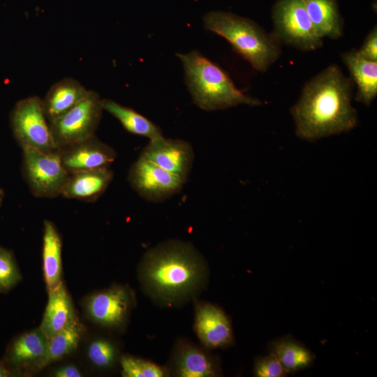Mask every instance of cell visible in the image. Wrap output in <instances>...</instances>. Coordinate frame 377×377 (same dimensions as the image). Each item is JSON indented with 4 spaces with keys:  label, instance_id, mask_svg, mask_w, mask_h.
Returning a JSON list of instances; mask_svg holds the SVG:
<instances>
[{
    "label": "cell",
    "instance_id": "obj_1",
    "mask_svg": "<svg viewBox=\"0 0 377 377\" xmlns=\"http://www.w3.org/2000/svg\"><path fill=\"white\" fill-rule=\"evenodd\" d=\"M138 276L142 291L155 304L174 307L194 299L205 289L209 269L193 244L170 239L146 251Z\"/></svg>",
    "mask_w": 377,
    "mask_h": 377
},
{
    "label": "cell",
    "instance_id": "obj_2",
    "mask_svg": "<svg viewBox=\"0 0 377 377\" xmlns=\"http://www.w3.org/2000/svg\"><path fill=\"white\" fill-rule=\"evenodd\" d=\"M354 87L337 64L329 65L306 82L290 109L296 135L312 142L355 128L358 117L352 105Z\"/></svg>",
    "mask_w": 377,
    "mask_h": 377
},
{
    "label": "cell",
    "instance_id": "obj_3",
    "mask_svg": "<svg viewBox=\"0 0 377 377\" xmlns=\"http://www.w3.org/2000/svg\"><path fill=\"white\" fill-rule=\"evenodd\" d=\"M182 61L185 80L194 103L206 111L228 109L239 105L259 106V99L236 87L230 76L216 64L197 50L177 54Z\"/></svg>",
    "mask_w": 377,
    "mask_h": 377
},
{
    "label": "cell",
    "instance_id": "obj_4",
    "mask_svg": "<svg viewBox=\"0 0 377 377\" xmlns=\"http://www.w3.org/2000/svg\"><path fill=\"white\" fill-rule=\"evenodd\" d=\"M205 29L225 38L234 50L260 72L267 71L281 54V43L254 21L224 11L204 17Z\"/></svg>",
    "mask_w": 377,
    "mask_h": 377
},
{
    "label": "cell",
    "instance_id": "obj_5",
    "mask_svg": "<svg viewBox=\"0 0 377 377\" xmlns=\"http://www.w3.org/2000/svg\"><path fill=\"white\" fill-rule=\"evenodd\" d=\"M274 30L281 44L308 52L320 48L323 39L316 32L303 0H277L272 8Z\"/></svg>",
    "mask_w": 377,
    "mask_h": 377
},
{
    "label": "cell",
    "instance_id": "obj_6",
    "mask_svg": "<svg viewBox=\"0 0 377 377\" xmlns=\"http://www.w3.org/2000/svg\"><path fill=\"white\" fill-rule=\"evenodd\" d=\"M10 123L13 135L22 149L29 148L43 152L58 150L40 97L31 96L19 101L10 112Z\"/></svg>",
    "mask_w": 377,
    "mask_h": 377
},
{
    "label": "cell",
    "instance_id": "obj_7",
    "mask_svg": "<svg viewBox=\"0 0 377 377\" xmlns=\"http://www.w3.org/2000/svg\"><path fill=\"white\" fill-rule=\"evenodd\" d=\"M101 100L97 92L89 90L80 102L49 122L51 135L57 149L95 135L103 110Z\"/></svg>",
    "mask_w": 377,
    "mask_h": 377
},
{
    "label": "cell",
    "instance_id": "obj_8",
    "mask_svg": "<svg viewBox=\"0 0 377 377\" xmlns=\"http://www.w3.org/2000/svg\"><path fill=\"white\" fill-rule=\"evenodd\" d=\"M22 151V172L31 193L44 198L61 195L69 174L61 164L59 149L43 152L28 148Z\"/></svg>",
    "mask_w": 377,
    "mask_h": 377
},
{
    "label": "cell",
    "instance_id": "obj_9",
    "mask_svg": "<svg viewBox=\"0 0 377 377\" xmlns=\"http://www.w3.org/2000/svg\"><path fill=\"white\" fill-rule=\"evenodd\" d=\"M127 179L140 196L152 202L172 197L186 182L140 156L131 166Z\"/></svg>",
    "mask_w": 377,
    "mask_h": 377
},
{
    "label": "cell",
    "instance_id": "obj_10",
    "mask_svg": "<svg viewBox=\"0 0 377 377\" xmlns=\"http://www.w3.org/2000/svg\"><path fill=\"white\" fill-rule=\"evenodd\" d=\"M130 288L114 285L90 295L85 302L88 316L96 324L110 329H121L127 322L135 304Z\"/></svg>",
    "mask_w": 377,
    "mask_h": 377
},
{
    "label": "cell",
    "instance_id": "obj_11",
    "mask_svg": "<svg viewBox=\"0 0 377 377\" xmlns=\"http://www.w3.org/2000/svg\"><path fill=\"white\" fill-rule=\"evenodd\" d=\"M140 156L185 180L194 161V151L188 142L163 136L150 140Z\"/></svg>",
    "mask_w": 377,
    "mask_h": 377
},
{
    "label": "cell",
    "instance_id": "obj_12",
    "mask_svg": "<svg viewBox=\"0 0 377 377\" xmlns=\"http://www.w3.org/2000/svg\"><path fill=\"white\" fill-rule=\"evenodd\" d=\"M167 368L170 375L178 377H214L221 374L215 357L184 339L176 341Z\"/></svg>",
    "mask_w": 377,
    "mask_h": 377
},
{
    "label": "cell",
    "instance_id": "obj_13",
    "mask_svg": "<svg viewBox=\"0 0 377 377\" xmlns=\"http://www.w3.org/2000/svg\"><path fill=\"white\" fill-rule=\"evenodd\" d=\"M58 149L61 164L68 174L109 167L117 157L114 149L95 135Z\"/></svg>",
    "mask_w": 377,
    "mask_h": 377
},
{
    "label": "cell",
    "instance_id": "obj_14",
    "mask_svg": "<svg viewBox=\"0 0 377 377\" xmlns=\"http://www.w3.org/2000/svg\"><path fill=\"white\" fill-rule=\"evenodd\" d=\"M194 330L207 348H219L233 343L230 319L219 306L205 302H197L195 306Z\"/></svg>",
    "mask_w": 377,
    "mask_h": 377
},
{
    "label": "cell",
    "instance_id": "obj_15",
    "mask_svg": "<svg viewBox=\"0 0 377 377\" xmlns=\"http://www.w3.org/2000/svg\"><path fill=\"white\" fill-rule=\"evenodd\" d=\"M47 344L48 339L40 327L25 332L8 346L4 363L12 372L30 368L41 369Z\"/></svg>",
    "mask_w": 377,
    "mask_h": 377
},
{
    "label": "cell",
    "instance_id": "obj_16",
    "mask_svg": "<svg viewBox=\"0 0 377 377\" xmlns=\"http://www.w3.org/2000/svg\"><path fill=\"white\" fill-rule=\"evenodd\" d=\"M113 176L109 167L69 174L61 195L68 199L93 202L106 191Z\"/></svg>",
    "mask_w": 377,
    "mask_h": 377
},
{
    "label": "cell",
    "instance_id": "obj_17",
    "mask_svg": "<svg viewBox=\"0 0 377 377\" xmlns=\"http://www.w3.org/2000/svg\"><path fill=\"white\" fill-rule=\"evenodd\" d=\"M341 57L357 87L355 101L370 105L377 96V61L362 57L355 49L341 53Z\"/></svg>",
    "mask_w": 377,
    "mask_h": 377
},
{
    "label": "cell",
    "instance_id": "obj_18",
    "mask_svg": "<svg viewBox=\"0 0 377 377\" xmlns=\"http://www.w3.org/2000/svg\"><path fill=\"white\" fill-rule=\"evenodd\" d=\"M78 80L66 77L55 82L42 100L48 122L59 117L80 102L88 94Z\"/></svg>",
    "mask_w": 377,
    "mask_h": 377
},
{
    "label": "cell",
    "instance_id": "obj_19",
    "mask_svg": "<svg viewBox=\"0 0 377 377\" xmlns=\"http://www.w3.org/2000/svg\"><path fill=\"white\" fill-rule=\"evenodd\" d=\"M49 297L40 328L50 339L77 320L72 300L63 282L48 291Z\"/></svg>",
    "mask_w": 377,
    "mask_h": 377
},
{
    "label": "cell",
    "instance_id": "obj_20",
    "mask_svg": "<svg viewBox=\"0 0 377 377\" xmlns=\"http://www.w3.org/2000/svg\"><path fill=\"white\" fill-rule=\"evenodd\" d=\"M309 19L323 39H338L343 34V22L336 0H303Z\"/></svg>",
    "mask_w": 377,
    "mask_h": 377
},
{
    "label": "cell",
    "instance_id": "obj_21",
    "mask_svg": "<svg viewBox=\"0 0 377 377\" xmlns=\"http://www.w3.org/2000/svg\"><path fill=\"white\" fill-rule=\"evenodd\" d=\"M43 261L47 290L57 287L61 281V238L50 221H44Z\"/></svg>",
    "mask_w": 377,
    "mask_h": 377
},
{
    "label": "cell",
    "instance_id": "obj_22",
    "mask_svg": "<svg viewBox=\"0 0 377 377\" xmlns=\"http://www.w3.org/2000/svg\"><path fill=\"white\" fill-rule=\"evenodd\" d=\"M101 103L103 109L117 119L129 133L150 140L163 136L162 131L157 125L133 109L108 98L102 99Z\"/></svg>",
    "mask_w": 377,
    "mask_h": 377
},
{
    "label": "cell",
    "instance_id": "obj_23",
    "mask_svg": "<svg viewBox=\"0 0 377 377\" xmlns=\"http://www.w3.org/2000/svg\"><path fill=\"white\" fill-rule=\"evenodd\" d=\"M269 349L288 374L306 369L313 362V353L305 346L290 337L272 341Z\"/></svg>",
    "mask_w": 377,
    "mask_h": 377
},
{
    "label": "cell",
    "instance_id": "obj_24",
    "mask_svg": "<svg viewBox=\"0 0 377 377\" xmlns=\"http://www.w3.org/2000/svg\"><path fill=\"white\" fill-rule=\"evenodd\" d=\"M84 328L77 320L48 339L43 368L72 353L78 346Z\"/></svg>",
    "mask_w": 377,
    "mask_h": 377
},
{
    "label": "cell",
    "instance_id": "obj_25",
    "mask_svg": "<svg viewBox=\"0 0 377 377\" xmlns=\"http://www.w3.org/2000/svg\"><path fill=\"white\" fill-rule=\"evenodd\" d=\"M121 375L124 377H165L170 376L167 367L151 361L123 355L120 359Z\"/></svg>",
    "mask_w": 377,
    "mask_h": 377
},
{
    "label": "cell",
    "instance_id": "obj_26",
    "mask_svg": "<svg viewBox=\"0 0 377 377\" xmlns=\"http://www.w3.org/2000/svg\"><path fill=\"white\" fill-rule=\"evenodd\" d=\"M87 355L91 362L100 369H110L118 358L117 346L110 340L98 339L90 343Z\"/></svg>",
    "mask_w": 377,
    "mask_h": 377
},
{
    "label": "cell",
    "instance_id": "obj_27",
    "mask_svg": "<svg viewBox=\"0 0 377 377\" xmlns=\"http://www.w3.org/2000/svg\"><path fill=\"white\" fill-rule=\"evenodd\" d=\"M21 279L12 253L0 246V292L7 293Z\"/></svg>",
    "mask_w": 377,
    "mask_h": 377
},
{
    "label": "cell",
    "instance_id": "obj_28",
    "mask_svg": "<svg viewBox=\"0 0 377 377\" xmlns=\"http://www.w3.org/2000/svg\"><path fill=\"white\" fill-rule=\"evenodd\" d=\"M253 373L254 376L258 377H283L288 374L272 353L265 356L256 357Z\"/></svg>",
    "mask_w": 377,
    "mask_h": 377
},
{
    "label": "cell",
    "instance_id": "obj_29",
    "mask_svg": "<svg viewBox=\"0 0 377 377\" xmlns=\"http://www.w3.org/2000/svg\"><path fill=\"white\" fill-rule=\"evenodd\" d=\"M357 53L363 58L377 61V27L375 26L366 36Z\"/></svg>",
    "mask_w": 377,
    "mask_h": 377
},
{
    "label": "cell",
    "instance_id": "obj_30",
    "mask_svg": "<svg viewBox=\"0 0 377 377\" xmlns=\"http://www.w3.org/2000/svg\"><path fill=\"white\" fill-rule=\"evenodd\" d=\"M54 376L57 377H80L82 373L75 366L66 365L57 369Z\"/></svg>",
    "mask_w": 377,
    "mask_h": 377
},
{
    "label": "cell",
    "instance_id": "obj_31",
    "mask_svg": "<svg viewBox=\"0 0 377 377\" xmlns=\"http://www.w3.org/2000/svg\"><path fill=\"white\" fill-rule=\"evenodd\" d=\"M13 372L7 367L3 362L0 361V377H8L12 376Z\"/></svg>",
    "mask_w": 377,
    "mask_h": 377
}]
</instances>
